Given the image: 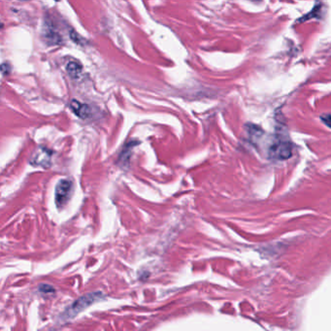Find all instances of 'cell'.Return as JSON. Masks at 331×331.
Returning a JSON list of instances; mask_svg holds the SVG:
<instances>
[{"label":"cell","instance_id":"obj_1","mask_svg":"<svg viewBox=\"0 0 331 331\" xmlns=\"http://www.w3.org/2000/svg\"><path fill=\"white\" fill-rule=\"evenodd\" d=\"M101 296H102L101 294L95 293V294H90V295H85V296L79 298L77 301L74 302L72 306H70V308L67 309L64 316L68 319L73 318L77 314L82 312L84 309H86L90 305H92V303L99 300L101 298Z\"/></svg>","mask_w":331,"mask_h":331},{"label":"cell","instance_id":"obj_2","mask_svg":"<svg viewBox=\"0 0 331 331\" xmlns=\"http://www.w3.org/2000/svg\"><path fill=\"white\" fill-rule=\"evenodd\" d=\"M73 192V184L69 180L59 181L55 187V204L57 208L64 207Z\"/></svg>","mask_w":331,"mask_h":331},{"label":"cell","instance_id":"obj_3","mask_svg":"<svg viewBox=\"0 0 331 331\" xmlns=\"http://www.w3.org/2000/svg\"><path fill=\"white\" fill-rule=\"evenodd\" d=\"M293 155V147L291 142L286 140H280L274 143L270 150L269 156L271 159L276 161H285L292 157Z\"/></svg>","mask_w":331,"mask_h":331},{"label":"cell","instance_id":"obj_4","mask_svg":"<svg viewBox=\"0 0 331 331\" xmlns=\"http://www.w3.org/2000/svg\"><path fill=\"white\" fill-rule=\"evenodd\" d=\"M51 159H52V153L48 149L38 148L31 158L30 165L38 167L48 168L51 166Z\"/></svg>","mask_w":331,"mask_h":331},{"label":"cell","instance_id":"obj_5","mask_svg":"<svg viewBox=\"0 0 331 331\" xmlns=\"http://www.w3.org/2000/svg\"><path fill=\"white\" fill-rule=\"evenodd\" d=\"M69 105L71 110L73 111L80 119L86 120L92 116V108L87 104H83L80 101L74 99L70 102Z\"/></svg>","mask_w":331,"mask_h":331},{"label":"cell","instance_id":"obj_6","mask_svg":"<svg viewBox=\"0 0 331 331\" xmlns=\"http://www.w3.org/2000/svg\"><path fill=\"white\" fill-rule=\"evenodd\" d=\"M66 70H67V73L70 75L71 78L77 79V78H79L80 74L83 70V66L77 60H70L66 65Z\"/></svg>","mask_w":331,"mask_h":331},{"label":"cell","instance_id":"obj_7","mask_svg":"<svg viewBox=\"0 0 331 331\" xmlns=\"http://www.w3.org/2000/svg\"><path fill=\"white\" fill-rule=\"evenodd\" d=\"M39 291L40 293H43V294H53L55 293V289L49 285H42L40 288H39Z\"/></svg>","mask_w":331,"mask_h":331},{"label":"cell","instance_id":"obj_8","mask_svg":"<svg viewBox=\"0 0 331 331\" xmlns=\"http://www.w3.org/2000/svg\"><path fill=\"white\" fill-rule=\"evenodd\" d=\"M321 120L327 127H329L330 129H331V115H330V114L329 115H323L321 117Z\"/></svg>","mask_w":331,"mask_h":331},{"label":"cell","instance_id":"obj_9","mask_svg":"<svg viewBox=\"0 0 331 331\" xmlns=\"http://www.w3.org/2000/svg\"><path fill=\"white\" fill-rule=\"evenodd\" d=\"M1 70H2V73L4 74V75H7V74L10 73V70H11L10 65H9L7 62L2 63V65H1Z\"/></svg>","mask_w":331,"mask_h":331}]
</instances>
